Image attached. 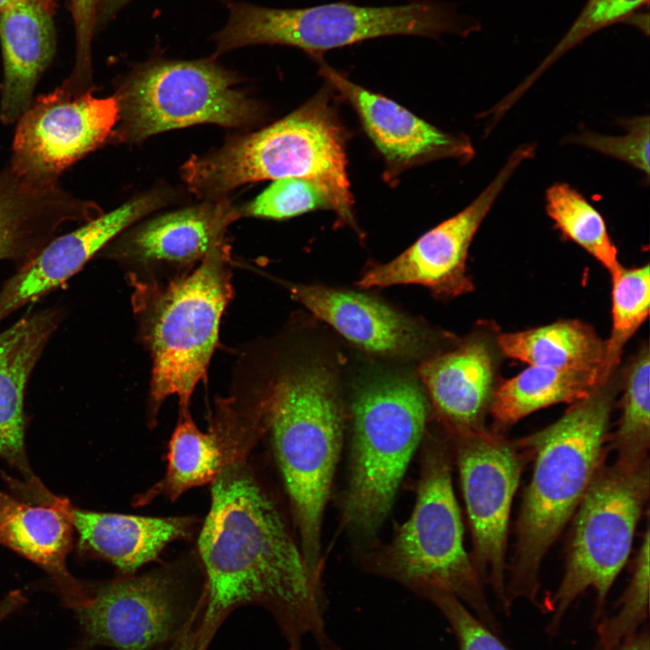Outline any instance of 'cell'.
I'll use <instances>...</instances> for the list:
<instances>
[{
    "instance_id": "44dd1931",
    "label": "cell",
    "mask_w": 650,
    "mask_h": 650,
    "mask_svg": "<svg viewBox=\"0 0 650 650\" xmlns=\"http://www.w3.org/2000/svg\"><path fill=\"white\" fill-rule=\"evenodd\" d=\"M102 214L92 202L59 183L24 179L8 164L0 172V261L18 267L33 258L66 223H85Z\"/></svg>"
},
{
    "instance_id": "8992f818",
    "label": "cell",
    "mask_w": 650,
    "mask_h": 650,
    "mask_svg": "<svg viewBox=\"0 0 650 650\" xmlns=\"http://www.w3.org/2000/svg\"><path fill=\"white\" fill-rule=\"evenodd\" d=\"M421 443V472L412 515L390 543L363 555V565L417 593L426 588L449 591L484 613L480 579L464 547L450 441L443 431L426 430Z\"/></svg>"
},
{
    "instance_id": "7402d4cb",
    "label": "cell",
    "mask_w": 650,
    "mask_h": 650,
    "mask_svg": "<svg viewBox=\"0 0 650 650\" xmlns=\"http://www.w3.org/2000/svg\"><path fill=\"white\" fill-rule=\"evenodd\" d=\"M194 516H149L73 509L79 549L114 565L118 574L138 571L172 542L190 539Z\"/></svg>"
},
{
    "instance_id": "9a60e30c",
    "label": "cell",
    "mask_w": 650,
    "mask_h": 650,
    "mask_svg": "<svg viewBox=\"0 0 650 650\" xmlns=\"http://www.w3.org/2000/svg\"><path fill=\"white\" fill-rule=\"evenodd\" d=\"M239 216L223 198L213 200L129 228L103 253L125 269L131 285L165 283L192 271Z\"/></svg>"
},
{
    "instance_id": "ba28073f",
    "label": "cell",
    "mask_w": 650,
    "mask_h": 650,
    "mask_svg": "<svg viewBox=\"0 0 650 650\" xmlns=\"http://www.w3.org/2000/svg\"><path fill=\"white\" fill-rule=\"evenodd\" d=\"M228 8V23L213 36L217 53L279 44L298 48L318 60L328 51L366 40L395 35L436 38L467 30L456 14L433 0L391 6L338 2L289 9L229 2Z\"/></svg>"
},
{
    "instance_id": "74e56055",
    "label": "cell",
    "mask_w": 650,
    "mask_h": 650,
    "mask_svg": "<svg viewBox=\"0 0 650 650\" xmlns=\"http://www.w3.org/2000/svg\"><path fill=\"white\" fill-rule=\"evenodd\" d=\"M130 0H95L97 24L107 21Z\"/></svg>"
},
{
    "instance_id": "60d3db41",
    "label": "cell",
    "mask_w": 650,
    "mask_h": 650,
    "mask_svg": "<svg viewBox=\"0 0 650 650\" xmlns=\"http://www.w3.org/2000/svg\"><path fill=\"white\" fill-rule=\"evenodd\" d=\"M619 650H649L647 640L640 639L635 643L627 645Z\"/></svg>"
},
{
    "instance_id": "484cf974",
    "label": "cell",
    "mask_w": 650,
    "mask_h": 650,
    "mask_svg": "<svg viewBox=\"0 0 650 650\" xmlns=\"http://www.w3.org/2000/svg\"><path fill=\"white\" fill-rule=\"evenodd\" d=\"M600 385L598 370L529 366L516 376L501 381L489 414L497 429H505L540 409L580 401Z\"/></svg>"
},
{
    "instance_id": "7c38bea8",
    "label": "cell",
    "mask_w": 650,
    "mask_h": 650,
    "mask_svg": "<svg viewBox=\"0 0 650 650\" xmlns=\"http://www.w3.org/2000/svg\"><path fill=\"white\" fill-rule=\"evenodd\" d=\"M458 466L472 536L471 561L480 580L506 594V551L512 502L532 457L522 440L487 427L444 432Z\"/></svg>"
},
{
    "instance_id": "8d00e7d4",
    "label": "cell",
    "mask_w": 650,
    "mask_h": 650,
    "mask_svg": "<svg viewBox=\"0 0 650 650\" xmlns=\"http://www.w3.org/2000/svg\"><path fill=\"white\" fill-rule=\"evenodd\" d=\"M202 613L175 638L154 650H208L211 641L201 629Z\"/></svg>"
},
{
    "instance_id": "f546056e",
    "label": "cell",
    "mask_w": 650,
    "mask_h": 650,
    "mask_svg": "<svg viewBox=\"0 0 650 650\" xmlns=\"http://www.w3.org/2000/svg\"><path fill=\"white\" fill-rule=\"evenodd\" d=\"M611 330L605 340L601 384L619 367L627 343L649 316V265L632 268L623 266L611 277Z\"/></svg>"
},
{
    "instance_id": "d6986e66",
    "label": "cell",
    "mask_w": 650,
    "mask_h": 650,
    "mask_svg": "<svg viewBox=\"0 0 650 650\" xmlns=\"http://www.w3.org/2000/svg\"><path fill=\"white\" fill-rule=\"evenodd\" d=\"M164 203V194L149 192L55 237L2 287L0 322L65 283L117 236Z\"/></svg>"
},
{
    "instance_id": "603a6c76",
    "label": "cell",
    "mask_w": 650,
    "mask_h": 650,
    "mask_svg": "<svg viewBox=\"0 0 650 650\" xmlns=\"http://www.w3.org/2000/svg\"><path fill=\"white\" fill-rule=\"evenodd\" d=\"M56 4L27 1L0 14L4 61L0 119L16 123L31 106L34 88L56 49Z\"/></svg>"
},
{
    "instance_id": "5bb4252c",
    "label": "cell",
    "mask_w": 650,
    "mask_h": 650,
    "mask_svg": "<svg viewBox=\"0 0 650 650\" xmlns=\"http://www.w3.org/2000/svg\"><path fill=\"white\" fill-rule=\"evenodd\" d=\"M535 153V144L515 149L492 181L464 209L419 237L387 263H373L357 283L363 288L420 284L434 296L454 298L474 286L466 262L482 221L516 169Z\"/></svg>"
},
{
    "instance_id": "4316f807",
    "label": "cell",
    "mask_w": 650,
    "mask_h": 650,
    "mask_svg": "<svg viewBox=\"0 0 650 650\" xmlns=\"http://www.w3.org/2000/svg\"><path fill=\"white\" fill-rule=\"evenodd\" d=\"M224 448L225 439L214 424L209 422L203 432L190 411L179 413L167 446L165 474L137 496L135 505H147L157 497L175 501L191 488L211 484L224 463Z\"/></svg>"
},
{
    "instance_id": "4fadbf2b",
    "label": "cell",
    "mask_w": 650,
    "mask_h": 650,
    "mask_svg": "<svg viewBox=\"0 0 650 650\" xmlns=\"http://www.w3.org/2000/svg\"><path fill=\"white\" fill-rule=\"evenodd\" d=\"M118 118L115 96L60 85L33 98L17 120L9 165L28 181L59 183L65 170L112 136Z\"/></svg>"
},
{
    "instance_id": "8fae6325",
    "label": "cell",
    "mask_w": 650,
    "mask_h": 650,
    "mask_svg": "<svg viewBox=\"0 0 650 650\" xmlns=\"http://www.w3.org/2000/svg\"><path fill=\"white\" fill-rule=\"evenodd\" d=\"M649 479V460L599 469L574 514L565 571L553 598L555 617L588 588L604 601L629 556Z\"/></svg>"
},
{
    "instance_id": "83f0119b",
    "label": "cell",
    "mask_w": 650,
    "mask_h": 650,
    "mask_svg": "<svg viewBox=\"0 0 650 650\" xmlns=\"http://www.w3.org/2000/svg\"><path fill=\"white\" fill-rule=\"evenodd\" d=\"M650 352L643 344L621 369V415L610 440L618 462L636 467L648 461L650 442Z\"/></svg>"
},
{
    "instance_id": "2e32d148",
    "label": "cell",
    "mask_w": 650,
    "mask_h": 650,
    "mask_svg": "<svg viewBox=\"0 0 650 650\" xmlns=\"http://www.w3.org/2000/svg\"><path fill=\"white\" fill-rule=\"evenodd\" d=\"M498 326L478 323L449 350L423 362L419 376L444 432L486 427L505 358Z\"/></svg>"
},
{
    "instance_id": "30bf717a",
    "label": "cell",
    "mask_w": 650,
    "mask_h": 650,
    "mask_svg": "<svg viewBox=\"0 0 650 650\" xmlns=\"http://www.w3.org/2000/svg\"><path fill=\"white\" fill-rule=\"evenodd\" d=\"M237 83L233 73L210 59L147 63L129 74L115 95L119 118L111 137L136 143L198 124L250 125L260 110Z\"/></svg>"
},
{
    "instance_id": "3957f363",
    "label": "cell",
    "mask_w": 650,
    "mask_h": 650,
    "mask_svg": "<svg viewBox=\"0 0 650 650\" xmlns=\"http://www.w3.org/2000/svg\"><path fill=\"white\" fill-rule=\"evenodd\" d=\"M621 390V369L554 422L522 439L534 470L516 521L506 592L534 599L547 552L574 515L607 455L608 423Z\"/></svg>"
},
{
    "instance_id": "d4e9b609",
    "label": "cell",
    "mask_w": 650,
    "mask_h": 650,
    "mask_svg": "<svg viewBox=\"0 0 650 650\" xmlns=\"http://www.w3.org/2000/svg\"><path fill=\"white\" fill-rule=\"evenodd\" d=\"M498 342L505 358L557 369L598 370L600 374L605 354V340L580 320H560L515 332L501 331Z\"/></svg>"
},
{
    "instance_id": "9c48e42d",
    "label": "cell",
    "mask_w": 650,
    "mask_h": 650,
    "mask_svg": "<svg viewBox=\"0 0 650 650\" xmlns=\"http://www.w3.org/2000/svg\"><path fill=\"white\" fill-rule=\"evenodd\" d=\"M204 598L205 578L196 552L90 585L87 603L76 610L82 645L154 650L201 614Z\"/></svg>"
},
{
    "instance_id": "836d02e7",
    "label": "cell",
    "mask_w": 650,
    "mask_h": 650,
    "mask_svg": "<svg viewBox=\"0 0 650 650\" xmlns=\"http://www.w3.org/2000/svg\"><path fill=\"white\" fill-rule=\"evenodd\" d=\"M627 129L622 136H606L583 132L569 138V142L590 148L621 160L649 175V116H636L623 122Z\"/></svg>"
},
{
    "instance_id": "e0dca14e",
    "label": "cell",
    "mask_w": 650,
    "mask_h": 650,
    "mask_svg": "<svg viewBox=\"0 0 650 650\" xmlns=\"http://www.w3.org/2000/svg\"><path fill=\"white\" fill-rule=\"evenodd\" d=\"M14 484L18 496L0 487V544L42 568L65 604L77 610L87 603L90 585L73 578L66 567L72 545L74 508L67 498L54 496L34 477Z\"/></svg>"
},
{
    "instance_id": "6da1fadb",
    "label": "cell",
    "mask_w": 650,
    "mask_h": 650,
    "mask_svg": "<svg viewBox=\"0 0 650 650\" xmlns=\"http://www.w3.org/2000/svg\"><path fill=\"white\" fill-rule=\"evenodd\" d=\"M250 455L227 453L210 484L209 509L196 552L205 578L202 631L212 640L233 611L257 606L273 616L288 650H302L308 636L320 650H333L320 578L306 565Z\"/></svg>"
},
{
    "instance_id": "ffe728a7",
    "label": "cell",
    "mask_w": 650,
    "mask_h": 650,
    "mask_svg": "<svg viewBox=\"0 0 650 650\" xmlns=\"http://www.w3.org/2000/svg\"><path fill=\"white\" fill-rule=\"evenodd\" d=\"M283 284L297 302L370 353L416 357L432 342L415 321L370 295L320 284Z\"/></svg>"
},
{
    "instance_id": "1f68e13d",
    "label": "cell",
    "mask_w": 650,
    "mask_h": 650,
    "mask_svg": "<svg viewBox=\"0 0 650 650\" xmlns=\"http://www.w3.org/2000/svg\"><path fill=\"white\" fill-rule=\"evenodd\" d=\"M649 526L641 540L635 561L634 571L619 613L600 629L602 643L614 646L628 636L644 619L649 598Z\"/></svg>"
},
{
    "instance_id": "d6a6232c",
    "label": "cell",
    "mask_w": 650,
    "mask_h": 650,
    "mask_svg": "<svg viewBox=\"0 0 650 650\" xmlns=\"http://www.w3.org/2000/svg\"><path fill=\"white\" fill-rule=\"evenodd\" d=\"M648 0H589L577 20L556 48L520 88L527 90L543 71L569 49L594 32L630 14Z\"/></svg>"
},
{
    "instance_id": "ab89813d",
    "label": "cell",
    "mask_w": 650,
    "mask_h": 650,
    "mask_svg": "<svg viewBox=\"0 0 650 650\" xmlns=\"http://www.w3.org/2000/svg\"><path fill=\"white\" fill-rule=\"evenodd\" d=\"M27 1H41L56 4V0H0V14L14 7V5Z\"/></svg>"
},
{
    "instance_id": "cb8c5ba5",
    "label": "cell",
    "mask_w": 650,
    "mask_h": 650,
    "mask_svg": "<svg viewBox=\"0 0 650 650\" xmlns=\"http://www.w3.org/2000/svg\"><path fill=\"white\" fill-rule=\"evenodd\" d=\"M63 311L49 308L20 319L0 333V458L33 478L24 450L26 385Z\"/></svg>"
},
{
    "instance_id": "f1b7e54d",
    "label": "cell",
    "mask_w": 650,
    "mask_h": 650,
    "mask_svg": "<svg viewBox=\"0 0 650 650\" xmlns=\"http://www.w3.org/2000/svg\"><path fill=\"white\" fill-rule=\"evenodd\" d=\"M546 211L564 237L583 248L610 277L623 267L602 215L575 189L557 182L546 190Z\"/></svg>"
},
{
    "instance_id": "f35d334b",
    "label": "cell",
    "mask_w": 650,
    "mask_h": 650,
    "mask_svg": "<svg viewBox=\"0 0 650 650\" xmlns=\"http://www.w3.org/2000/svg\"><path fill=\"white\" fill-rule=\"evenodd\" d=\"M25 601V598L19 590L9 593L0 601V623L11 613L18 609Z\"/></svg>"
},
{
    "instance_id": "e575fe53",
    "label": "cell",
    "mask_w": 650,
    "mask_h": 650,
    "mask_svg": "<svg viewBox=\"0 0 650 650\" xmlns=\"http://www.w3.org/2000/svg\"><path fill=\"white\" fill-rule=\"evenodd\" d=\"M419 594L434 603L445 616L456 634L460 650H507L452 593L426 588Z\"/></svg>"
},
{
    "instance_id": "7a4b0ae2",
    "label": "cell",
    "mask_w": 650,
    "mask_h": 650,
    "mask_svg": "<svg viewBox=\"0 0 650 650\" xmlns=\"http://www.w3.org/2000/svg\"><path fill=\"white\" fill-rule=\"evenodd\" d=\"M232 384L265 414L302 557L320 577L323 514L343 436L335 376L325 365L289 362L268 344L252 341L238 355Z\"/></svg>"
},
{
    "instance_id": "52a82bcc",
    "label": "cell",
    "mask_w": 650,
    "mask_h": 650,
    "mask_svg": "<svg viewBox=\"0 0 650 650\" xmlns=\"http://www.w3.org/2000/svg\"><path fill=\"white\" fill-rule=\"evenodd\" d=\"M429 408L422 388L409 376L380 377L355 394L342 523L358 542L371 539L387 516L427 430Z\"/></svg>"
},
{
    "instance_id": "277c9868",
    "label": "cell",
    "mask_w": 650,
    "mask_h": 650,
    "mask_svg": "<svg viewBox=\"0 0 650 650\" xmlns=\"http://www.w3.org/2000/svg\"><path fill=\"white\" fill-rule=\"evenodd\" d=\"M326 84L274 124L190 159L181 168L190 190L213 200L250 182L303 179L323 192L339 224L358 230L347 172L346 131L331 101L332 88Z\"/></svg>"
},
{
    "instance_id": "ac0fdd59",
    "label": "cell",
    "mask_w": 650,
    "mask_h": 650,
    "mask_svg": "<svg viewBox=\"0 0 650 650\" xmlns=\"http://www.w3.org/2000/svg\"><path fill=\"white\" fill-rule=\"evenodd\" d=\"M320 61V74L355 109L368 137L385 159L388 178L438 159L469 162L470 140L440 130L405 107L350 81Z\"/></svg>"
},
{
    "instance_id": "5b68a950",
    "label": "cell",
    "mask_w": 650,
    "mask_h": 650,
    "mask_svg": "<svg viewBox=\"0 0 650 650\" xmlns=\"http://www.w3.org/2000/svg\"><path fill=\"white\" fill-rule=\"evenodd\" d=\"M232 258L226 241L190 273L165 283L133 284L132 307L152 367L146 416L156 425L163 403L176 396L190 411L218 342L222 315L233 296Z\"/></svg>"
},
{
    "instance_id": "d590c367",
    "label": "cell",
    "mask_w": 650,
    "mask_h": 650,
    "mask_svg": "<svg viewBox=\"0 0 650 650\" xmlns=\"http://www.w3.org/2000/svg\"><path fill=\"white\" fill-rule=\"evenodd\" d=\"M76 36V59L70 77L73 85L88 88L92 82L91 43L97 25L95 0H70Z\"/></svg>"
},
{
    "instance_id": "4dcf8cb0",
    "label": "cell",
    "mask_w": 650,
    "mask_h": 650,
    "mask_svg": "<svg viewBox=\"0 0 650 650\" xmlns=\"http://www.w3.org/2000/svg\"><path fill=\"white\" fill-rule=\"evenodd\" d=\"M319 209H330V206L326 196L316 185L303 179L283 178L274 181L247 203L239 214L284 219Z\"/></svg>"
}]
</instances>
